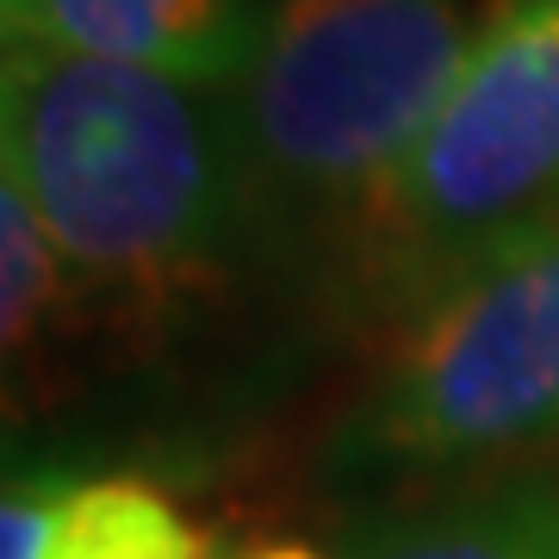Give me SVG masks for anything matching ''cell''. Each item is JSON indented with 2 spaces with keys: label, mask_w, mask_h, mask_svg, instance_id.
<instances>
[{
  "label": "cell",
  "mask_w": 559,
  "mask_h": 559,
  "mask_svg": "<svg viewBox=\"0 0 559 559\" xmlns=\"http://www.w3.org/2000/svg\"><path fill=\"white\" fill-rule=\"evenodd\" d=\"M559 448V218L399 318L323 441L336 485H411Z\"/></svg>",
  "instance_id": "cell-3"
},
{
  "label": "cell",
  "mask_w": 559,
  "mask_h": 559,
  "mask_svg": "<svg viewBox=\"0 0 559 559\" xmlns=\"http://www.w3.org/2000/svg\"><path fill=\"white\" fill-rule=\"evenodd\" d=\"M81 293L62 267L57 242L44 230L38 205L20 175L0 168V336L13 367H44L57 348V330H75Z\"/></svg>",
  "instance_id": "cell-8"
},
{
  "label": "cell",
  "mask_w": 559,
  "mask_h": 559,
  "mask_svg": "<svg viewBox=\"0 0 559 559\" xmlns=\"http://www.w3.org/2000/svg\"><path fill=\"white\" fill-rule=\"evenodd\" d=\"M460 0H274L224 87L261 242L342 261L473 57Z\"/></svg>",
  "instance_id": "cell-2"
},
{
  "label": "cell",
  "mask_w": 559,
  "mask_h": 559,
  "mask_svg": "<svg viewBox=\"0 0 559 559\" xmlns=\"http://www.w3.org/2000/svg\"><path fill=\"white\" fill-rule=\"evenodd\" d=\"M75 479H62L50 466H32V473H13L7 479V503H0V559H44V540H50V516H57L62 491Z\"/></svg>",
  "instance_id": "cell-9"
},
{
  "label": "cell",
  "mask_w": 559,
  "mask_h": 559,
  "mask_svg": "<svg viewBox=\"0 0 559 559\" xmlns=\"http://www.w3.org/2000/svg\"><path fill=\"white\" fill-rule=\"evenodd\" d=\"M7 44L124 62L187 87H237L255 57V0H0Z\"/></svg>",
  "instance_id": "cell-5"
},
{
  "label": "cell",
  "mask_w": 559,
  "mask_h": 559,
  "mask_svg": "<svg viewBox=\"0 0 559 559\" xmlns=\"http://www.w3.org/2000/svg\"><path fill=\"white\" fill-rule=\"evenodd\" d=\"M547 218H559V0H498L454 94L342 249V293L399 323Z\"/></svg>",
  "instance_id": "cell-4"
},
{
  "label": "cell",
  "mask_w": 559,
  "mask_h": 559,
  "mask_svg": "<svg viewBox=\"0 0 559 559\" xmlns=\"http://www.w3.org/2000/svg\"><path fill=\"white\" fill-rule=\"evenodd\" d=\"M0 168L25 180L81 305L119 330L180 323L261 242L218 87L7 44Z\"/></svg>",
  "instance_id": "cell-1"
},
{
  "label": "cell",
  "mask_w": 559,
  "mask_h": 559,
  "mask_svg": "<svg viewBox=\"0 0 559 559\" xmlns=\"http://www.w3.org/2000/svg\"><path fill=\"white\" fill-rule=\"evenodd\" d=\"M342 559H559V479L510 473L360 522Z\"/></svg>",
  "instance_id": "cell-6"
},
{
  "label": "cell",
  "mask_w": 559,
  "mask_h": 559,
  "mask_svg": "<svg viewBox=\"0 0 559 559\" xmlns=\"http://www.w3.org/2000/svg\"><path fill=\"white\" fill-rule=\"evenodd\" d=\"M242 559H323V554H311V547H255V554H242Z\"/></svg>",
  "instance_id": "cell-10"
},
{
  "label": "cell",
  "mask_w": 559,
  "mask_h": 559,
  "mask_svg": "<svg viewBox=\"0 0 559 559\" xmlns=\"http://www.w3.org/2000/svg\"><path fill=\"white\" fill-rule=\"evenodd\" d=\"M44 559H212L205 535L187 522L162 485L138 473L75 479L62 491Z\"/></svg>",
  "instance_id": "cell-7"
}]
</instances>
